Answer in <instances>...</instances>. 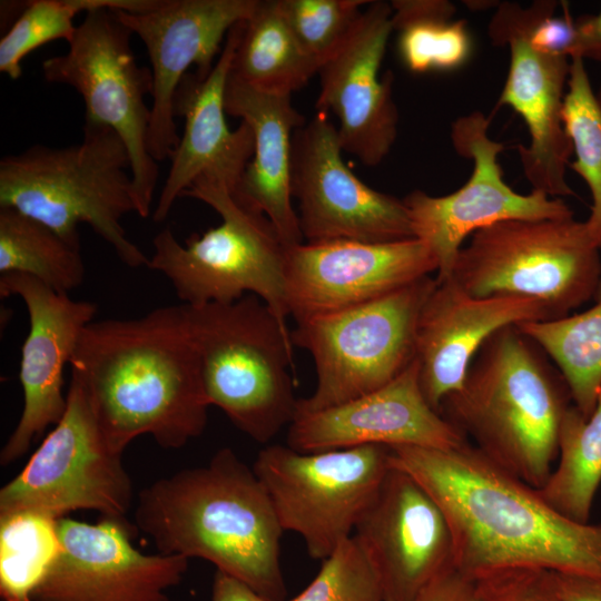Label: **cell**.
<instances>
[{"mask_svg": "<svg viewBox=\"0 0 601 601\" xmlns=\"http://www.w3.org/2000/svg\"><path fill=\"white\" fill-rule=\"evenodd\" d=\"M558 465L536 489L563 515L588 523L601 483V392L589 417L572 404L559 431Z\"/></svg>", "mask_w": 601, "mask_h": 601, "instance_id": "obj_28", "label": "cell"}, {"mask_svg": "<svg viewBox=\"0 0 601 601\" xmlns=\"http://www.w3.org/2000/svg\"><path fill=\"white\" fill-rule=\"evenodd\" d=\"M0 273L32 276L61 294L80 286L86 274L80 247L8 207L0 208Z\"/></svg>", "mask_w": 601, "mask_h": 601, "instance_id": "obj_30", "label": "cell"}, {"mask_svg": "<svg viewBox=\"0 0 601 601\" xmlns=\"http://www.w3.org/2000/svg\"><path fill=\"white\" fill-rule=\"evenodd\" d=\"M20 297L29 315V332L21 347L19 380L23 405L20 418L0 452L7 466L28 452L32 442L56 425L67 407L63 371L70 364L81 333L93 322L96 304L75 300L32 276H0V296Z\"/></svg>", "mask_w": 601, "mask_h": 601, "instance_id": "obj_19", "label": "cell"}, {"mask_svg": "<svg viewBox=\"0 0 601 601\" xmlns=\"http://www.w3.org/2000/svg\"><path fill=\"white\" fill-rule=\"evenodd\" d=\"M158 0H29L10 29L0 39V71L16 80L22 75L23 59L53 40L69 42L76 31L73 18L95 9L144 11Z\"/></svg>", "mask_w": 601, "mask_h": 601, "instance_id": "obj_32", "label": "cell"}, {"mask_svg": "<svg viewBox=\"0 0 601 601\" xmlns=\"http://www.w3.org/2000/svg\"><path fill=\"white\" fill-rule=\"evenodd\" d=\"M589 309L519 327L550 357L564 377L578 411L589 417L601 392V283Z\"/></svg>", "mask_w": 601, "mask_h": 601, "instance_id": "obj_27", "label": "cell"}, {"mask_svg": "<svg viewBox=\"0 0 601 601\" xmlns=\"http://www.w3.org/2000/svg\"><path fill=\"white\" fill-rule=\"evenodd\" d=\"M390 449L391 464L442 510L461 574L475 580L496 570L536 568L601 578V524L563 515L474 445Z\"/></svg>", "mask_w": 601, "mask_h": 601, "instance_id": "obj_1", "label": "cell"}, {"mask_svg": "<svg viewBox=\"0 0 601 601\" xmlns=\"http://www.w3.org/2000/svg\"><path fill=\"white\" fill-rule=\"evenodd\" d=\"M70 366L118 453L141 435L180 449L205 431L209 404L185 304L91 322Z\"/></svg>", "mask_w": 601, "mask_h": 601, "instance_id": "obj_2", "label": "cell"}, {"mask_svg": "<svg viewBox=\"0 0 601 601\" xmlns=\"http://www.w3.org/2000/svg\"><path fill=\"white\" fill-rule=\"evenodd\" d=\"M186 308L209 406L268 443L297 412L292 331L253 294Z\"/></svg>", "mask_w": 601, "mask_h": 601, "instance_id": "obj_6", "label": "cell"}, {"mask_svg": "<svg viewBox=\"0 0 601 601\" xmlns=\"http://www.w3.org/2000/svg\"><path fill=\"white\" fill-rule=\"evenodd\" d=\"M59 550L33 601H168L189 559L136 549L126 519H58Z\"/></svg>", "mask_w": 601, "mask_h": 601, "instance_id": "obj_16", "label": "cell"}, {"mask_svg": "<svg viewBox=\"0 0 601 601\" xmlns=\"http://www.w3.org/2000/svg\"><path fill=\"white\" fill-rule=\"evenodd\" d=\"M436 278L423 277L395 292L345 309L296 322L294 346L313 357L316 386L297 411L336 406L375 391L415 359L416 326Z\"/></svg>", "mask_w": 601, "mask_h": 601, "instance_id": "obj_10", "label": "cell"}, {"mask_svg": "<svg viewBox=\"0 0 601 601\" xmlns=\"http://www.w3.org/2000/svg\"><path fill=\"white\" fill-rule=\"evenodd\" d=\"M59 550L58 519L35 511L0 515V595L33 601L32 594Z\"/></svg>", "mask_w": 601, "mask_h": 601, "instance_id": "obj_31", "label": "cell"}, {"mask_svg": "<svg viewBox=\"0 0 601 601\" xmlns=\"http://www.w3.org/2000/svg\"><path fill=\"white\" fill-rule=\"evenodd\" d=\"M289 601H384L378 577L357 540L344 541L314 580Z\"/></svg>", "mask_w": 601, "mask_h": 601, "instance_id": "obj_35", "label": "cell"}, {"mask_svg": "<svg viewBox=\"0 0 601 601\" xmlns=\"http://www.w3.org/2000/svg\"><path fill=\"white\" fill-rule=\"evenodd\" d=\"M131 36L115 10H91L77 26L68 51L42 62V73L48 82L69 86L82 97L85 125L108 127L121 138L131 164L136 214L146 218L159 177L148 148L150 108L145 102L152 92V73L138 66Z\"/></svg>", "mask_w": 601, "mask_h": 601, "instance_id": "obj_12", "label": "cell"}, {"mask_svg": "<svg viewBox=\"0 0 601 601\" xmlns=\"http://www.w3.org/2000/svg\"><path fill=\"white\" fill-rule=\"evenodd\" d=\"M211 601H274L268 599L243 581L216 571L213 582Z\"/></svg>", "mask_w": 601, "mask_h": 601, "instance_id": "obj_40", "label": "cell"}, {"mask_svg": "<svg viewBox=\"0 0 601 601\" xmlns=\"http://www.w3.org/2000/svg\"><path fill=\"white\" fill-rule=\"evenodd\" d=\"M319 67L294 36L276 0H258L244 21L230 75L258 91L292 96Z\"/></svg>", "mask_w": 601, "mask_h": 601, "instance_id": "obj_26", "label": "cell"}, {"mask_svg": "<svg viewBox=\"0 0 601 601\" xmlns=\"http://www.w3.org/2000/svg\"><path fill=\"white\" fill-rule=\"evenodd\" d=\"M225 109L252 128L255 140L253 157L233 196L264 215L287 247L302 244L298 215L292 205V152L294 134L306 122L304 116L290 96L258 91L231 75Z\"/></svg>", "mask_w": 601, "mask_h": 601, "instance_id": "obj_25", "label": "cell"}, {"mask_svg": "<svg viewBox=\"0 0 601 601\" xmlns=\"http://www.w3.org/2000/svg\"><path fill=\"white\" fill-rule=\"evenodd\" d=\"M600 252L585 223L573 216L510 219L475 231L450 277L474 297H526L560 318L594 298Z\"/></svg>", "mask_w": 601, "mask_h": 601, "instance_id": "obj_9", "label": "cell"}, {"mask_svg": "<svg viewBox=\"0 0 601 601\" xmlns=\"http://www.w3.org/2000/svg\"><path fill=\"white\" fill-rule=\"evenodd\" d=\"M211 207L221 223L180 244L169 227L152 239L147 267L161 273L183 304L231 303L259 297L287 325V246L270 221L240 205L219 183L199 178L183 194Z\"/></svg>", "mask_w": 601, "mask_h": 601, "instance_id": "obj_7", "label": "cell"}, {"mask_svg": "<svg viewBox=\"0 0 601 601\" xmlns=\"http://www.w3.org/2000/svg\"><path fill=\"white\" fill-rule=\"evenodd\" d=\"M253 471L267 491L284 531L325 560L353 536L391 470V449L363 445L299 452L273 444L259 451Z\"/></svg>", "mask_w": 601, "mask_h": 601, "instance_id": "obj_11", "label": "cell"}, {"mask_svg": "<svg viewBox=\"0 0 601 601\" xmlns=\"http://www.w3.org/2000/svg\"><path fill=\"white\" fill-rule=\"evenodd\" d=\"M561 117L575 154L569 167L585 181L592 196L591 214L584 223L601 249V105L580 57L571 58Z\"/></svg>", "mask_w": 601, "mask_h": 601, "instance_id": "obj_33", "label": "cell"}, {"mask_svg": "<svg viewBox=\"0 0 601 601\" xmlns=\"http://www.w3.org/2000/svg\"><path fill=\"white\" fill-rule=\"evenodd\" d=\"M546 319L552 316L539 300L509 295L474 297L451 277L436 279L415 335L420 384L428 404L440 413L444 400L461 388L474 356L493 333L508 325Z\"/></svg>", "mask_w": 601, "mask_h": 601, "instance_id": "obj_24", "label": "cell"}, {"mask_svg": "<svg viewBox=\"0 0 601 601\" xmlns=\"http://www.w3.org/2000/svg\"><path fill=\"white\" fill-rule=\"evenodd\" d=\"M490 119L481 111L457 118L452 124L454 150L473 162L467 181L445 196L413 190L403 198L413 234L434 255L436 279L450 277L466 237L510 219H553L573 216L560 198L533 190L514 191L504 180L499 162L503 144L489 136Z\"/></svg>", "mask_w": 601, "mask_h": 601, "instance_id": "obj_14", "label": "cell"}, {"mask_svg": "<svg viewBox=\"0 0 601 601\" xmlns=\"http://www.w3.org/2000/svg\"><path fill=\"white\" fill-rule=\"evenodd\" d=\"M558 6L501 2L487 28L492 43L510 50L499 105L511 107L528 127L530 144L518 147L524 176L533 190L553 198L575 195L565 179L573 149L561 117L574 21L568 11L555 17Z\"/></svg>", "mask_w": 601, "mask_h": 601, "instance_id": "obj_8", "label": "cell"}, {"mask_svg": "<svg viewBox=\"0 0 601 601\" xmlns=\"http://www.w3.org/2000/svg\"><path fill=\"white\" fill-rule=\"evenodd\" d=\"M569 57L601 63V9L597 14H584L574 21Z\"/></svg>", "mask_w": 601, "mask_h": 601, "instance_id": "obj_38", "label": "cell"}, {"mask_svg": "<svg viewBox=\"0 0 601 601\" xmlns=\"http://www.w3.org/2000/svg\"><path fill=\"white\" fill-rule=\"evenodd\" d=\"M568 384L519 325L493 333L474 356L461 388L440 413L494 464L540 489L558 457Z\"/></svg>", "mask_w": 601, "mask_h": 601, "instance_id": "obj_4", "label": "cell"}, {"mask_svg": "<svg viewBox=\"0 0 601 601\" xmlns=\"http://www.w3.org/2000/svg\"><path fill=\"white\" fill-rule=\"evenodd\" d=\"M473 581L477 601H561L553 572L543 569H502Z\"/></svg>", "mask_w": 601, "mask_h": 601, "instance_id": "obj_36", "label": "cell"}, {"mask_svg": "<svg viewBox=\"0 0 601 601\" xmlns=\"http://www.w3.org/2000/svg\"><path fill=\"white\" fill-rule=\"evenodd\" d=\"M135 524L159 553L204 559L268 599L285 595V531L253 467L230 447L144 487Z\"/></svg>", "mask_w": 601, "mask_h": 601, "instance_id": "obj_3", "label": "cell"}, {"mask_svg": "<svg viewBox=\"0 0 601 601\" xmlns=\"http://www.w3.org/2000/svg\"><path fill=\"white\" fill-rule=\"evenodd\" d=\"M67 407L24 467L0 490V515L35 511L55 519L77 510L126 519L132 481L104 435L89 396L71 376Z\"/></svg>", "mask_w": 601, "mask_h": 601, "instance_id": "obj_13", "label": "cell"}, {"mask_svg": "<svg viewBox=\"0 0 601 601\" xmlns=\"http://www.w3.org/2000/svg\"><path fill=\"white\" fill-rule=\"evenodd\" d=\"M368 0H276L304 48L322 66L344 43ZM321 68V67H319Z\"/></svg>", "mask_w": 601, "mask_h": 601, "instance_id": "obj_34", "label": "cell"}, {"mask_svg": "<svg viewBox=\"0 0 601 601\" xmlns=\"http://www.w3.org/2000/svg\"><path fill=\"white\" fill-rule=\"evenodd\" d=\"M337 128L317 112L293 138L292 194L307 243H386L413 238L403 203L373 189L347 167Z\"/></svg>", "mask_w": 601, "mask_h": 601, "instance_id": "obj_15", "label": "cell"}, {"mask_svg": "<svg viewBox=\"0 0 601 601\" xmlns=\"http://www.w3.org/2000/svg\"><path fill=\"white\" fill-rule=\"evenodd\" d=\"M597 98H598V100H599V102L601 105V86H600V88H599V90L597 92Z\"/></svg>", "mask_w": 601, "mask_h": 601, "instance_id": "obj_41", "label": "cell"}, {"mask_svg": "<svg viewBox=\"0 0 601 601\" xmlns=\"http://www.w3.org/2000/svg\"><path fill=\"white\" fill-rule=\"evenodd\" d=\"M353 535L378 577L384 601H416L433 580L454 568L442 510L393 465Z\"/></svg>", "mask_w": 601, "mask_h": 601, "instance_id": "obj_21", "label": "cell"}, {"mask_svg": "<svg viewBox=\"0 0 601 601\" xmlns=\"http://www.w3.org/2000/svg\"><path fill=\"white\" fill-rule=\"evenodd\" d=\"M258 0H159L144 11L115 10L146 47L152 73L148 148L158 162L169 159L179 142L174 97L188 69L206 77L224 39L246 20Z\"/></svg>", "mask_w": 601, "mask_h": 601, "instance_id": "obj_17", "label": "cell"}, {"mask_svg": "<svg viewBox=\"0 0 601 601\" xmlns=\"http://www.w3.org/2000/svg\"><path fill=\"white\" fill-rule=\"evenodd\" d=\"M416 601H477L475 584L453 568L433 580Z\"/></svg>", "mask_w": 601, "mask_h": 601, "instance_id": "obj_37", "label": "cell"}, {"mask_svg": "<svg viewBox=\"0 0 601 601\" xmlns=\"http://www.w3.org/2000/svg\"><path fill=\"white\" fill-rule=\"evenodd\" d=\"M244 21L228 32L208 76L188 72L176 90L174 115L183 117L185 126L169 158L170 168L154 210L157 223L167 218L177 198L199 178L219 183L233 194L253 157L252 128L242 121L231 130L225 109L226 86Z\"/></svg>", "mask_w": 601, "mask_h": 601, "instance_id": "obj_23", "label": "cell"}, {"mask_svg": "<svg viewBox=\"0 0 601 601\" xmlns=\"http://www.w3.org/2000/svg\"><path fill=\"white\" fill-rule=\"evenodd\" d=\"M81 142L33 145L0 160V208H13L47 225L80 247L78 226L88 224L129 267L149 257L121 225L137 213L131 164L121 138L110 128L83 124Z\"/></svg>", "mask_w": 601, "mask_h": 601, "instance_id": "obj_5", "label": "cell"}, {"mask_svg": "<svg viewBox=\"0 0 601 601\" xmlns=\"http://www.w3.org/2000/svg\"><path fill=\"white\" fill-rule=\"evenodd\" d=\"M467 440L426 401L413 363L388 384L324 410L297 411L287 445L316 452L363 445L455 449Z\"/></svg>", "mask_w": 601, "mask_h": 601, "instance_id": "obj_22", "label": "cell"}, {"mask_svg": "<svg viewBox=\"0 0 601 601\" xmlns=\"http://www.w3.org/2000/svg\"><path fill=\"white\" fill-rule=\"evenodd\" d=\"M418 238L386 243L332 240L286 249L285 284L295 322L353 307L437 273Z\"/></svg>", "mask_w": 601, "mask_h": 601, "instance_id": "obj_18", "label": "cell"}, {"mask_svg": "<svg viewBox=\"0 0 601 601\" xmlns=\"http://www.w3.org/2000/svg\"><path fill=\"white\" fill-rule=\"evenodd\" d=\"M392 32L391 3L371 1L341 48L318 70L316 109L336 116L343 151L367 167L380 165L397 137L394 77L392 71L380 76Z\"/></svg>", "mask_w": 601, "mask_h": 601, "instance_id": "obj_20", "label": "cell"}, {"mask_svg": "<svg viewBox=\"0 0 601 601\" xmlns=\"http://www.w3.org/2000/svg\"><path fill=\"white\" fill-rule=\"evenodd\" d=\"M393 31L404 66L416 73L454 70L469 59L471 37L446 0H394Z\"/></svg>", "mask_w": 601, "mask_h": 601, "instance_id": "obj_29", "label": "cell"}, {"mask_svg": "<svg viewBox=\"0 0 601 601\" xmlns=\"http://www.w3.org/2000/svg\"><path fill=\"white\" fill-rule=\"evenodd\" d=\"M561 601H601V578L553 572Z\"/></svg>", "mask_w": 601, "mask_h": 601, "instance_id": "obj_39", "label": "cell"}]
</instances>
